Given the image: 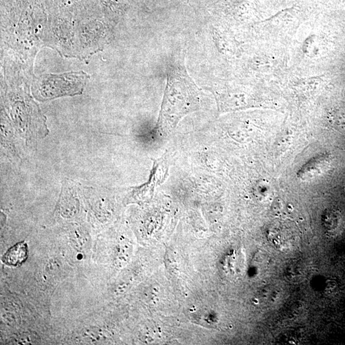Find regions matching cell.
<instances>
[{
	"instance_id": "cell-3",
	"label": "cell",
	"mask_w": 345,
	"mask_h": 345,
	"mask_svg": "<svg viewBox=\"0 0 345 345\" xmlns=\"http://www.w3.org/2000/svg\"><path fill=\"white\" fill-rule=\"evenodd\" d=\"M329 120L334 128L342 131H345V110L336 108L332 109L329 112Z\"/></svg>"
},
{
	"instance_id": "cell-2",
	"label": "cell",
	"mask_w": 345,
	"mask_h": 345,
	"mask_svg": "<svg viewBox=\"0 0 345 345\" xmlns=\"http://www.w3.org/2000/svg\"><path fill=\"white\" fill-rule=\"evenodd\" d=\"M27 256V245L21 242L15 245L3 255L2 262L8 266H17L23 264Z\"/></svg>"
},
{
	"instance_id": "cell-1",
	"label": "cell",
	"mask_w": 345,
	"mask_h": 345,
	"mask_svg": "<svg viewBox=\"0 0 345 345\" xmlns=\"http://www.w3.org/2000/svg\"><path fill=\"white\" fill-rule=\"evenodd\" d=\"M200 107L199 90L184 64L171 66L157 128L162 133H170L184 116L197 111Z\"/></svg>"
}]
</instances>
